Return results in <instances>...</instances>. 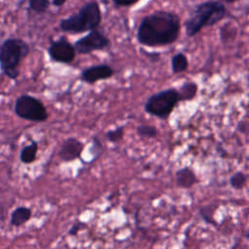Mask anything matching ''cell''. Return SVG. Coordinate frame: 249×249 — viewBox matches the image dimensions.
Returning a JSON list of instances; mask_svg holds the SVG:
<instances>
[{"label": "cell", "instance_id": "obj_1", "mask_svg": "<svg viewBox=\"0 0 249 249\" xmlns=\"http://www.w3.org/2000/svg\"><path fill=\"white\" fill-rule=\"evenodd\" d=\"M181 31L180 17L171 11H155L144 17L137 28L136 38L145 47H161L173 44Z\"/></svg>", "mask_w": 249, "mask_h": 249}, {"label": "cell", "instance_id": "obj_2", "mask_svg": "<svg viewBox=\"0 0 249 249\" xmlns=\"http://www.w3.org/2000/svg\"><path fill=\"white\" fill-rule=\"evenodd\" d=\"M226 6L218 0H209L197 4L185 21L188 37H194L204 27L213 26L227 16Z\"/></svg>", "mask_w": 249, "mask_h": 249}, {"label": "cell", "instance_id": "obj_3", "mask_svg": "<svg viewBox=\"0 0 249 249\" xmlns=\"http://www.w3.org/2000/svg\"><path fill=\"white\" fill-rule=\"evenodd\" d=\"M102 19V14L99 4L96 1L85 3L81 9L59 21L61 31L69 34H80L86 31H91L99 26Z\"/></svg>", "mask_w": 249, "mask_h": 249}, {"label": "cell", "instance_id": "obj_4", "mask_svg": "<svg viewBox=\"0 0 249 249\" xmlns=\"http://www.w3.org/2000/svg\"><path fill=\"white\" fill-rule=\"evenodd\" d=\"M29 52L27 43L19 39H8L0 49V66L11 79L18 76V65Z\"/></svg>", "mask_w": 249, "mask_h": 249}, {"label": "cell", "instance_id": "obj_5", "mask_svg": "<svg viewBox=\"0 0 249 249\" xmlns=\"http://www.w3.org/2000/svg\"><path fill=\"white\" fill-rule=\"evenodd\" d=\"M179 102H181V99L178 89L169 88L148 97L144 105V110L153 117L166 120Z\"/></svg>", "mask_w": 249, "mask_h": 249}, {"label": "cell", "instance_id": "obj_6", "mask_svg": "<svg viewBox=\"0 0 249 249\" xmlns=\"http://www.w3.org/2000/svg\"><path fill=\"white\" fill-rule=\"evenodd\" d=\"M15 111L21 119L32 122H45L48 112L44 104L31 95L19 96L15 105Z\"/></svg>", "mask_w": 249, "mask_h": 249}, {"label": "cell", "instance_id": "obj_7", "mask_svg": "<svg viewBox=\"0 0 249 249\" xmlns=\"http://www.w3.org/2000/svg\"><path fill=\"white\" fill-rule=\"evenodd\" d=\"M76 53L88 54L95 51H103L110 46L109 38L99 30H91L86 36L78 39L73 45Z\"/></svg>", "mask_w": 249, "mask_h": 249}, {"label": "cell", "instance_id": "obj_8", "mask_svg": "<svg viewBox=\"0 0 249 249\" xmlns=\"http://www.w3.org/2000/svg\"><path fill=\"white\" fill-rule=\"evenodd\" d=\"M48 53L53 61L68 64L74 60L76 51L74 46L65 37H60L50 45Z\"/></svg>", "mask_w": 249, "mask_h": 249}, {"label": "cell", "instance_id": "obj_9", "mask_svg": "<svg viewBox=\"0 0 249 249\" xmlns=\"http://www.w3.org/2000/svg\"><path fill=\"white\" fill-rule=\"evenodd\" d=\"M114 69L108 64H96L84 69L80 79L87 84H94L100 80H107L114 75Z\"/></svg>", "mask_w": 249, "mask_h": 249}, {"label": "cell", "instance_id": "obj_10", "mask_svg": "<svg viewBox=\"0 0 249 249\" xmlns=\"http://www.w3.org/2000/svg\"><path fill=\"white\" fill-rule=\"evenodd\" d=\"M84 151V143L75 137H69L63 141L58 156L63 161H72L79 159Z\"/></svg>", "mask_w": 249, "mask_h": 249}, {"label": "cell", "instance_id": "obj_11", "mask_svg": "<svg viewBox=\"0 0 249 249\" xmlns=\"http://www.w3.org/2000/svg\"><path fill=\"white\" fill-rule=\"evenodd\" d=\"M175 179L177 185L183 189H190L198 182L195 171L188 166L178 169L175 173Z\"/></svg>", "mask_w": 249, "mask_h": 249}, {"label": "cell", "instance_id": "obj_12", "mask_svg": "<svg viewBox=\"0 0 249 249\" xmlns=\"http://www.w3.org/2000/svg\"><path fill=\"white\" fill-rule=\"evenodd\" d=\"M31 215H32V212L30 208L24 207V206L17 207L11 214L10 223L12 226H15V227L22 226L27 221H29V219L31 218Z\"/></svg>", "mask_w": 249, "mask_h": 249}, {"label": "cell", "instance_id": "obj_13", "mask_svg": "<svg viewBox=\"0 0 249 249\" xmlns=\"http://www.w3.org/2000/svg\"><path fill=\"white\" fill-rule=\"evenodd\" d=\"M197 85L196 83L193 82V81H189V82H185L180 88H179V95H180V99L181 101H190L193 100L197 93Z\"/></svg>", "mask_w": 249, "mask_h": 249}, {"label": "cell", "instance_id": "obj_14", "mask_svg": "<svg viewBox=\"0 0 249 249\" xmlns=\"http://www.w3.org/2000/svg\"><path fill=\"white\" fill-rule=\"evenodd\" d=\"M189 67V60L183 53H178L171 57V71L173 74L185 72Z\"/></svg>", "mask_w": 249, "mask_h": 249}, {"label": "cell", "instance_id": "obj_15", "mask_svg": "<svg viewBox=\"0 0 249 249\" xmlns=\"http://www.w3.org/2000/svg\"><path fill=\"white\" fill-rule=\"evenodd\" d=\"M37 151H38V144L37 142H32L31 144L25 146L21 152H20V156L19 159L21 160V162L23 163H31L35 160L36 159V155H37Z\"/></svg>", "mask_w": 249, "mask_h": 249}, {"label": "cell", "instance_id": "obj_16", "mask_svg": "<svg viewBox=\"0 0 249 249\" xmlns=\"http://www.w3.org/2000/svg\"><path fill=\"white\" fill-rule=\"evenodd\" d=\"M247 181V176L242 171H236L230 178V185L235 190H241Z\"/></svg>", "mask_w": 249, "mask_h": 249}, {"label": "cell", "instance_id": "obj_17", "mask_svg": "<svg viewBox=\"0 0 249 249\" xmlns=\"http://www.w3.org/2000/svg\"><path fill=\"white\" fill-rule=\"evenodd\" d=\"M136 131L139 136L146 138H155L158 135L157 127L150 124H140L137 126Z\"/></svg>", "mask_w": 249, "mask_h": 249}, {"label": "cell", "instance_id": "obj_18", "mask_svg": "<svg viewBox=\"0 0 249 249\" xmlns=\"http://www.w3.org/2000/svg\"><path fill=\"white\" fill-rule=\"evenodd\" d=\"M199 215L201 216L202 220L207 224H215L213 216L215 213V206L212 204H207L205 206H202L198 210Z\"/></svg>", "mask_w": 249, "mask_h": 249}, {"label": "cell", "instance_id": "obj_19", "mask_svg": "<svg viewBox=\"0 0 249 249\" xmlns=\"http://www.w3.org/2000/svg\"><path fill=\"white\" fill-rule=\"evenodd\" d=\"M28 2L29 8L38 14L45 13L50 6V0H28Z\"/></svg>", "mask_w": 249, "mask_h": 249}, {"label": "cell", "instance_id": "obj_20", "mask_svg": "<svg viewBox=\"0 0 249 249\" xmlns=\"http://www.w3.org/2000/svg\"><path fill=\"white\" fill-rule=\"evenodd\" d=\"M124 126H119V127H116L114 129H111V130H108L105 134L106 136V139L112 143H116V142H119L120 140L123 139L124 137Z\"/></svg>", "mask_w": 249, "mask_h": 249}, {"label": "cell", "instance_id": "obj_21", "mask_svg": "<svg viewBox=\"0 0 249 249\" xmlns=\"http://www.w3.org/2000/svg\"><path fill=\"white\" fill-rule=\"evenodd\" d=\"M92 153L95 156V158H97L101 153H102V145L99 141L98 138L93 137L92 138Z\"/></svg>", "mask_w": 249, "mask_h": 249}, {"label": "cell", "instance_id": "obj_22", "mask_svg": "<svg viewBox=\"0 0 249 249\" xmlns=\"http://www.w3.org/2000/svg\"><path fill=\"white\" fill-rule=\"evenodd\" d=\"M116 7H130L140 0H112Z\"/></svg>", "mask_w": 249, "mask_h": 249}, {"label": "cell", "instance_id": "obj_23", "mask_svg": "<svg viewBox=\"0 0 249 249\" xmlns=\"http://www.w3.org/2000/svg\"><path fill=\"white\" fill-rule=\"evenodd\" d=\"M85 227V224L84 223H78V224H75L74 226H72V228L69 230V231H68V233L70 234V235H75L82 228H84Z\"/></svg>", "mask_w": 249, "mask_h": 249}, {"label": "cell", "instance_id": "obj_24", "mask_svg": "<svg viewBox=\"0 0 249 249\" xmlns=\"http://www.w3.org/2000/svg\"><path fill=\"white\" fill-rule=\"evenodd\" d=\"M67 0H52V3L55 7H61Z\"/></svg>", "mask_w": 249, "mask_h": 249}, {"label": "cell", "instance_id": "obj_25", "mask_svg": "<svg viewBox=\"0 0 249 249\" xmlns=\"http://www.w3.org/2000/svg\"><path fill=\"white\" fill-rule=\"evenodd\" d=\"M219 1V0H218ZM220 1H223V2H226V3H233V2H236V1H238V0H220Z\"/></svg>", "mask_w": 249, "mask_h": 249}]
</instances>
